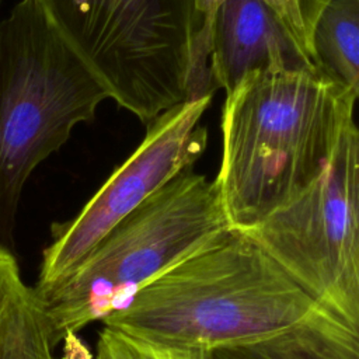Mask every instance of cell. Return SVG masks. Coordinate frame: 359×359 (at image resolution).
Segmentation results:
<instances>
[{"mask_svg":"<svg viewBox=\"0 0 359 359\" xmlns=\"http://www.w3.org/2000/svg\"><path fill=\"white\" fill-rule=\"evenodd\" d=\"M356 100L316 69L266 67L241 77L222 108L215 180L233 230L255 226L321 174Z\"/></svg>","mask_w":359,"mask_h":359,"instance_id":"cell-1","label":"cell"},{"mask_svg":"<svg viewBox=\"0 0 359 359\" xmlns=\"http://www.w3.org/2000/svg\"><path fill=\"white\" fill-rule=\"evenodd\" d=\"M317 306L261 247L233 230L144 285L102 323L137 338L210 352L285 331Z\"/></svg>","mask_w":359,"mask_h":359,"instance_id":"cell-2","label":"cell"},{"mask_svg":"<svg viewBox=\"0 0 359 359\" xmlns=\"http://www.w3.org/2000/svg\"><path fill=\"white\" fill-rule=\"evenodd\" d=\"M233 229L216 181L188 168L119 222L63 279L35 287L57 342L125 309L149 282Z\"/></svg>","mask_w":359,"mask_h":359,"instance_id":"cell-3","label":"cell"},{"mask_svg":"<svg viewBox=\"0 0 359 359\" xmlns=\"http://www.w3.org/2000/svg\"><path fill=\"white\" fill-rule=\"evenodd\" d=\"M105 87L35 0L0 21V245L13 251L22 188L32 171L91 122Z\"/></svg>","mask_w":359,"mask_h":359,"instance_id":"cell-4","label":"cell"},{"mask_svg":"<svg viewBox=\"0 0 359 359\" xmlns=\"http://www.w3.org/2000/svg\"><path fill=\"white\" fill-rule=\"evenodd\" d=\"M121 108L142 122L188 101L199 0H35Z\"/></svg>","mask_w":359,"mask_h":359,"instance_id":"cell-5","label":"cell"},{"mask_svg":"<svg viewBox=\"0 0 359 359\" xmlns=\"http://www.w3.org/2000/svg\"><path fill=\"white\" fill-rule=\"evenodd\" d=\"M318 306L359 324V133L342 130L321 174L255 226L240 231Z\"/></svg>","mask_w":359,"mask_h":359,"instance_id":"cell-6","label":"cell"},{"mask_svg":"<svg viewBox=\"0 0 359 359\" xmlns=\"http://www.w3.org/2000/svg\"><path fill=\"white\" fill-rule=\"evenodd\" d=\"M213 95L184 101L147 123L139 147L70 220L50 226L52 243L43 250L35 287L67 276L129 213L180 172L192 168L208 146L206 128L198 126Z\"/></svg>","mask_w":359,"mask_h":359,"instance_id":"cell-7","label":"cell"},{"mask_svg":"<svg viewBox=\"0 0 359 359\" xmlns=\"http://www.w3.org/2000/svg\"><path fill=\"white\" fill-rule=\"evenodd\" d=\"M208 65L215 90L226 94L255 69H314L286 17L265 0H226L219 7Z\"/></svg>","mask_w":359,"mask_h":359,"instance_id":"cell-8","label":"cell"},{"mask_svg":"<svg viewBox=\"0 0 359 359\" xmlns=\"http://www.w3.org/2000/svg\"><path fill=\"white\" fill-rule=\"evenodd\" d=\"M210 359H359V324L317 306L296 325L210 351Z\"/></svg>","mask_w":359,"mask_h":359,"instance_id":"cell-9","label":"cell"},{"mask_svg":"<svg viewBox=\"0 0 359 359\" xmlns=\"http://www.w3.org/2000/svg\"><path fill=\"white\" fill-rule=\"evenodd\" d=\"M304 46L314 69L359 94V0H307Z\"/></svg>","mask_w":359,"mask_h":359,"instance_id":"cell-10","label":"cell"},{"mask_svg":"<svg viewBox=\"0 0 359 359\" xmlns=\"http://www.w3.org/2000/svg\"><path fill=\"white\" fill-rule=\"evenodd\" d=\"M57 339L34 286H28L0 327V359H57Z\"/></svg>","mask_w":359,"mask_h":359,"instance_id":"cell-11","label":"cell"},{"mask_svg":"<svg viewBox=\"0 0 359 359\" xmlns=\"http://www.w3.org/2000/svg\"><path fill=\"white\" fill-rule=\"evenodd\" d=\"M95 359H210V352L153 342L104 327L97 341Z\"/></svg>","mask_w":359,"mask_h":359,"instance_id":"cell-12","label":"cell"},{"mask_svg":"<svg viewBox=\"0 0 359 359\" xmlns=\"http://www.w3.org/2000/svg\"><path fill=\"white\" fill-rule=\"evenodd\" d=\"M27 287L14 252L0 245V327Z\"/></svg>","mask_w":359,"mask_h":359,"instance_id":"cell-13","label":"cell"},{"mask_svg":"<svg viewBox=\"0 0 359 359\" xmlns=\"http://www.w3.org/2000/svg\"><path fill=\"white\" fill-rule=\"evenodd\" d=\"M226 0H199V14H201V29L196 36L195 42V52H194V69L199 72H205L209 69V50H210V34L215 15L219 7ZM271 4L276 6L280 10V6L276 0H265ZM282 11V10H280ZM283 14V13H282Z\"/></svg>","mask_w":359,"mask_h":359,"instance_id":"cell-14","label":"cell"},{"mask_svg":"<svg viewBox=\"0 0 359 359\" xmlns=\"http://www.w3.org/2000/svg\"><path fill=\"white\" fill-rule=\"evenodd\" d=\"M286 20L293 31L304 43V25H303V8L306 0H276Z\"/></svg>","mask_w":359,"mask_h":359,"instance_id":"cell-15","label":"cell"},{"mask_svg":"<svg viewBox=\"0 0 359 359\" xmlns=\"http://www.w3.org/2000/svg\"><path fill=\"white\" fill-rule=\"evenodd\" d=\"M60 359H95L87 345L76 332H69L62 339Z\"/></svg>","mask_w":359,"mask_h":359,"instance_id":"cell-16","label":"cell"},{"mask_svg":"<svg viewBox=\"0 0 359 359\" xmlns=\"http://www.w3.org/2000/svg\"><path fill=\"white\" fill-rule=\"evenodd\" d=\"M0 4H1V0H0Z\"/></svg>","mask_w":359,"mask_h":359,"instance_id":"cell-17","label":"cell"}]
</instances>
